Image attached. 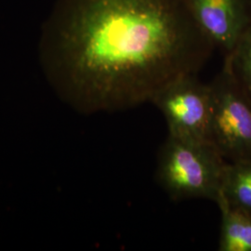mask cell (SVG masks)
Returning a JSON list of instances; mask_svg holds the SVG:
<instances>
[{
    "label": "cell",
    "mask_w": 251,
    "mask_h": 251,
    "mask_svg": "<svg viewBox=\"0 0 251 251\" xmlns=\"http://www.w3.org/2000/svg\"><path fill=\"white\" fill-rule=\"evenodd\" d=\"M42 40L55 83L87 113L151 102L215 50L183 0H58Z\"/></svg>",
    "instance_id": "1"
},
{
    "label": "cell",
    "mask_w": 251,
    "mask_h": 251,
    "mask_svg": "<svg viewBox=\"0 0 251 251\" xmlns=\"http://www.w3.org/2000/svg\"><path fill=\"white\" fill-rule=\"evenodd\" d=\"M227 160L210 143L169 135L158 154L156 176L174 201L220 198Z\"/></svg>",
    "instance_id": "2"
},
{
    "label": "cell",
    "mask_w": 251,
    "mask_h": 251,
    "mask_svg": "<svg viewBox=\"0 0 251 251\" xmlns=\"http://www.w3.org/2000/svg\"><path fill=\"white\" fill-rule=\"evenodd\" d=\"M209 85L210 143L228 162L251 160V100L226 60Z\"/></svg>",
    "instance_id": "3"
},
{
    "label": "cell",
    "mask_w": 251,
    "mask_h": 251,
    "mask_svg": "<svg viewBox=\"0 0 251 251\" xmlns=\"http://www.w3.org/2000/svg\"><path fill=\"white\" fill-rule=\"evenodd\" d=\"M151 102L161 112L169 135L210 143L212 93L209 83L201 82L195 74L180 76L163 88Z\"/></svg>",
    "instance_id": "4"
},
{
    "label": "cell",
    "mask_w": 251,
    "mask_h": 251,
    "mask_svg": "<svg viewBox=\"0 0 251 251\" xmlns=\"http://www.w3.org/2000/svg\"><path fill=\"white\" fill-rule=\"evenodd\" d=\"M192 17L225 56L251 27V0H183Z\"/></svg>",
    "instance_id": "5"
},
{
    "label": "cell",
    "mask_w": 251,
    "mask_h": 251,
    "mask_svg": "<svg viewBox=\"0 0 251 251\" xmlns=\"http://www.w3.org/2000/svg\"><path fill=\"white\" fill-rule=\"evenodd\" d=\"M219 202L251 214V160L227 162Z\"/></svg>",
    "instance_id": "6"
},
{
    "label": "cell",
    "mask_w": 251,
    "mask_h": 251,
    "mask_svg": "<svg viewBox=\"0 0 251 251\" xmlns=\"http://www.w3.org/2000/svg\"><path fill=\"white\" fill-rule=\"evenodd\" d=\"M222 216L220 251H251V214L217 203Z\"/></svg>",
    "instance_id": "7"
},
{
    "label": "cell",
    "mask_w": 251,
    "mask_h": 251,
    "mask_svg": "<svg viewBox=\"0 0 251 251\" xmlns=\"http://www.w3.org/2000/svg\"><path fill=\"white\" fill-rule=\"evenodd\" d=\"M235 78L251 100V27L243 35L233 51L225 56Z\"/></svg>",
    "instance_id": "8"
}]
</instances>
